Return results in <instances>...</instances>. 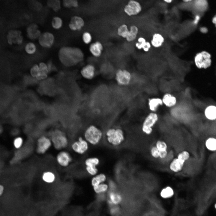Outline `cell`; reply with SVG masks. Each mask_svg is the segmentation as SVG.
I'll return each instance as SVG.
<instances>
[{
  "instance_id": "obj_1",
  "label": "cell",
  "mask_w": 216,
  "mask_h": 216,
  "mask_svg": "<svg viewBox=\"0 0 216 216\" xmlns=\"http://www.w3.org/2000/svg\"><path fill=\"white\" fill-rule=\"evenodd\" d=\"M58 56L60 62L64 66L70 67L82 62L84 59V55L78 48L65 46L60 49Z\"/></svg>"
},
{
  "instance_id": "obj_2",
  "label": "cell",
  "mask_w": 216,
  "mask_h": 216,
  "mask_svg": "<svg viewBox=\"0 0 216 216\" xmlns=\"http://www.w3.org/2000/svg\"><path fill=\"white\" fill-rule=\"evenodd\" d=\"M107 143L113 147L121 146L125 141V136L123 130L119 127H112L107 129L105 133Z\"/></svg>"
},
{
  "instance_id": "obj_3",
  "label": "cell",
  "mask_w": 216,
  "mask_h": 216,
  "mask_svg": "<svg viewBox=\"0 0 216 216\" xmlns=\"http://www.w3.org/2000/svg\"><path fill=\"white\" fill-rule=\"evenodd\" d=\"M103 136L102 130L94 124L89 125L85 131L84 138L89 145L95 146L101 142Z\"/></svg>"
},
{
  "instance_id": "obj_4",
  "label": "cell",
  "mask_w": 216,
  "mask_h": 216,
  "mask_svg": "<svg viewBox=\"0 0 216 216\" xmlns=\"http://www.w3.org/2000/svg\"><path fill=\"white\" fill-rule=\"evenodd\" d=\"M211 54L206 51L203 50L199 52L194 56V64L199 69H207L211 65Z\"/></svg>"
},
{
  "instance_id": "obj_5",
  "label": "cell",
  "mask_w": 216,
  "mask_h": 216,
  "mask_svg": "<svg viewBox=\"0 0 216 216\" xmlns=\"http://www.w3.org/2000/svg\"><path fill=\"white\" fill-rule=\"evenodd\" d=\"M50 139L52 145L56 150L60 151L66 148L68 145L67 138L63 132L59 130L53 132Z\"/></svg>"
},
{
  "instance_id": "obj_6",
  "label": "cell",
  "mask_w": 216,
  "mask_h": 216,
  "mask_svg": "<svg viewBox=\"0 0 216 216\" xmlns=\"http://www.w3.org/2000/svg\"><path fill=\"white\" fill-rule=\"evenodd\" d=\"M132 78L130 73L126 69H118L115 75V79L117 83L120 86H126L130 84Z\"/></svg>"
},
{
  "instance_id": "obj_7",
  "label": "cell",
  "mask_w": 216,
  "mask_h": 216,
  "mask_svg": "<svg viewBox=\"0 0 216 216\" xmlns=\"http://www.w3.org/2000/svg\"><path fill=\"white\" fill-rule=\"evenodd\" d=\"M158 119L157 114L154 112L150 113L146 118L142 126V131L146 134L149 135L152 133V127Z\"/></svg>"
},
{
  "instance_id": "obj_8",
  "label": "cell",
  "mask_w": 216,
  "mask_h": 216,
  "mask_svg": "<svg viewBox=\"0 0 216 216\" xmlns=\"http://www.w3.org/2000/svg\"><path fill=\"white\" fill-rule=\"evenodd\" d=\"M89 145L84 138L80 137L77 140L72 143L71 148L72 150L75 153L80 155H83L88 151Z\"/></svg>"
},
{
  "instance_id": "obj_9",
  "label": "cell",
  "mask_w": 216,
  "mask_h": 216,
  "mask_svg": "<svg viewBox=\"0 0 216 216\" xmlns=\"http://www.w3.org/2000/svg\"><path fill=\"white\" fill-rule=\"evenodd\" d=\"M124 10L129 16H136L142 11V6L138 1L135 0H130L125 6Z\"/></svg>"
},
{
  "instance_id": "obj_10",
  "label": "cell",
  "mask_w": 216,
  "mask_h": 216,
  "mask_svg": "<svg viewBox=\"0 0 216 216\" xmlns=\"http://www.w3.org/2000/svg\"><path fill=\"white\" fill-rule=\"evenodd\" d=\"M52 145L50 139L44 136L41 137L37 140L36 152L39 154H44L49 150Z\"/></svg>"
},
{
  "instance_id": "obj_11",
  "label": "cell",
  "mask_w": 216,
  "mask_h": 216,
  "mask_svg": "<svg viewBox=\"0 0 216 216\" xmlns=\"http://www.w3.org/2000/svg\"><path fill=\"white\" fill-rule=\"evenodd\" d=\"M56 160L59 165L63 167H66L69 166L71 163L72 158L68 152L62 150L56 155Z\"/></svg>"
},
{
  "instance_id": "obj_12",
  "label": "cell",
  "mask_w": 216,
  "mask_h": 216,
  "mask_svg": "<svg viewBox=\"0 0 216 216\" xmlns=\"http://www.w3.org/2000/svg\"><path fill=\"white\" fill-rule=\"evenodd\" d=\"M38 39L39 45L42 47L49 48L53 45L55 40L54 35L48 32L41 33Z\"/></svg>"
},
{
  "instance_id": "obj_13",
  "label": "cell",
  "mask_w": 216,
  "mask_h": 216,
  "mask_svg": "<svg viewBox=\"0 0 216 216\" xmlns=\"http://www.w3.org/2000/svg\"><path fill=\"white\" fill-rule=\"evenodd\" d=\"M96 69L95 66L89 64L84 66L81 69L80 73L85 79L91 80L94 78L95 75Z\"/></svg>"
},
{
  "instance_id": "obj_14",
  "label": "cell",
  "mask_w": 216,
  "mask_h": 216,
  "mask_svg": "<svg viewBox=\"0 0 216 216\" xmlns=\"http://www.w3.org/2000/svg\"><path fill=\"white\" fill-rule=\"evenodd\" d=\"M84 25V21L82 17L74 16L71 18L69 24V27L72 31H80L82 29Z\"/></svg>"
},
{
  "instance_id": "obj_15",
  "label": "cell",
  "mask_w": 216,
  "mask_h": 216,
  "mask_svg": "<svg viewBox=\"0 0 216 216\" xmlns=\"http://www.w3.org/2000/svg\"><path fill=\"white\" fill-rule=\"evenodd\" d=\"M89 51L94 57L96 58L100 57L103 50V46L99 41H96L91 43L89 46Z\"/></svg>"
},
{
  "instance_id": "obj_16",
  "label": "cell",
  "mask_w": 216,
  "mask_h": 216,
  "mask_svg": "<svg viewBox=\"0 0 216 216\" xmlns=\"http://www.w3.org/2000/svg\"><path fill=\"white\" fill-rule=\"evenodd\" d=\"M7 40L10 44H21L23 38L21 32L18 31L12 30L9 32L7 35Z\"/></svg>"
},
{
  "instance_id": "obj_17",
  "label": "cell",
  "mask_w": 216,
  "mask_h": 216,
  "mask_svg": "<svg viewBox=\"0 0 216 216\" xmlns=\"http://www.w3.org/2000/svg\"><path fill=\"white\" fill-rule=\"evenodd\" d=\"M165 41V38L161 33L156 32L152 35L150 41L152 47L155 48H160Z\"/></svg>"
},
{
  "instance_id": "obj_18",
  "label": "cell",
  "mask_w": 216,
  "mask_h": 216,
  "mask_svg": "<svg viewBox=\"0 0 216 216\" xmlns=\"http://www.w3.org/2000/svg\"><path fill=\"white\" fill-rule=\"evenodd\" d=\"M27 34L28 38L32 40L38 39L41 33L38 29V26L35 24H31L27 29Z\"/></svg>"
},
{
  "instance_id": "obj_19",
  "label": "cell",
  "mask_w": 216,
  "mask_h": 216,
  "mask_svg": "<svg viewBox=\"0 0 216 216\" xmlns=\"http://www.w3.org/2000/svg\"><path fill=\"white\" fill-rule=\"evenodd\" d=\"M162 100L163 104L168 107L174 106L177 102L176 97L170 93L165 94L163 96Z\"/></svg>"
},
{
  "instance_id": "obj_20",
  "label": "cell",
  "mask_w": 216,
  "mask_h": 216,
  "mask_svg": "<svg viewBox=\"0 0 216 216\" xmlns=\"http://www.w3.org/2000/svg\"><path fill=\"white\" fill-rule=\"evenodd\" d=\"M185 162L177 158L173 159L170 165V168L174 172H178L182 169Z\"/></svg>"
},
{
  "instance_id": "obj_21",
  "label": "cell",
  "mask_w": 216,
  "mask_h": 216,
  "mask_svg": "<svg viewBox=\"0 0 216 216\" xmlns=\"http://www.w3.org/2000/svg\"><path fill=\"white\" fill-rule=\"evenodd\" d=\"M41 177L44 182L49 184L53 183L56 179L55 174L50 170L44 172L42 174Z\"/></svg>"
},
{
  "instance_id": "obj_22",
  "label": "cell",
  "mask_w": 216,
  "mask_h": 216,
  "mask_svg": "<svg viewBox=\"0 0 216 216\" xmlns=\"http://www.w3.org/2000/svg\"><path fill=\"white\" fill-rule=\"evenodd\" d=\"M107 180L106 175L104 173L97 174L91 179V184L93 187L101 183L105 182Z\"/></svg>"
},
{
  "instance_id": "obj_23",
  "label": "cell",
  "mask_w": 216,
  "mask_h": 216,
  "mask_svg": "<svg viewBox=\"0 0 216 216\" xmlns=\"http://www.w3.org/2000/svg\"><path fill=\"white\" fill-rule=\"evenodd\" d=\"M139 32V29L136 26H131L129 28V33L125 38L128 42H132L136 40L137 38Z\"/></svg>"
},
{
  "instance_id": "obj_24",
  "label": "cell",
  "mask_w": 216,
  "mask_h": 216,
  "mask_svg": "<svg viewBox=\"0 0 216 216\" xmlns=\"http://www.w3.org/2000/svg\"><path fill=\"white\" fill-rule=\"evenodd\" d=\"M148 106L149 110L153 112H155L159 105H162V100L159 98H153L149 99Z\"/></svg>"
},
{
  "instance_id": "obj_25",
  "label": "cell",
  "mask_w": 216,
  "mask_h": 216,
  "mask_svg": "<svg viewBox=\"0 0 216 216\" xmlns=\"http://www.w3.org/2000/svg\"><path fill=\"white\" fill-rule=\"evenodd\" d=\"M108 197L110 202L114 205L119 204L122 199V196L113 190H110Z\"/></svg>"
},
{
  "instance_id": "obj_26",
  "label": "cell",
  "mask_w": 216,
  "mask_h": 216,
  "mask_svg": "<svg viewBox=\"0 0 216 216\" xmlns=\"http://www.w3.org/2000/svg\"><path fill=\"white\" fill-rule=\"evenodd\" d=\"M205 113L206 118L208 119L213 120L216 119V106H210L207 107L205 110Z\"/></svg>"
},
{
  "instance_id": "obj_27",
  "label": "cell",
  "mask_w": 216,
  "mask_h": 216,
  "mask_svg": "<svg viewBox=\"0 0 216 216\" xmlns=\"http://www.w3.org/2000/svg\"><path fill=\"white\" fill-rule=\"evenodd\" d=\"M93 187L94 192L98 194L105 193L109 189L108 184L106 182L101 183Z\"/></svg>"
},
{
  "instance_id": "obj_28",
  "label": "cell",
  "mask_w": 216,
  "mask_h": 216,
  "mask_svg": "<svg viewBox=\"0 0 216 216\" xmlns=\"http://www.w3.org/2000/svg\"><path fill=\"white\" fill-rule=\"evenodd\" d=\"M129 32V29L128 26L125 24L120 26L117 29V34L119 36L125 39L127 37Z\"/></svg>"
},
{
  "instance_id": "obj_29",
  "label": "cell",
  "mask_w": 216,
  "mask_h": 216,
  "mask_svg": "<svg viewBox=\"0 0 216 216\" xmlns=\"http://www.w3.org/2000/svg\"><path fill=\"white\" fill-rule=\"evenodd\" d=\"M99 159L96 157H90L86 158L84 161L85 166L97 167L100 164Z\"/></svg>"
},
{
  "instance_id": "obj_30",
  "label": "cell",
  "mask_w": 216,
  "mask_h": 216,
  "mask_svg": "<svg viewBox=\"0 0 216 216\" xmlns=\"http://www.w3.org/2000/svg\"><path fill=\"white\" fill-rule=\"evenodd\" d=\"M47 4L48 7L56 12L58 11L61 7L60 0H48Z\"/></svg>"
},
{
  "instance_id": "obj_31",
  "label": "cell",
  "mask_w": 216,
  "mask_h": 216,
  "mask_svg": "<svg viewBox=\"0 0 216 216\" xmlns=\"http://www.w3.org/2000/svg\"><path fill=\"white\" fill-rule=\"evenodd\" d=\"M205 146L206 148L211 151H216V139L209 138L206 141Z\"/></svg>"
},
{
  "instance_id": "obj_32",
  "label": "cell",
  "mask_w": 216,
  "mask_h": 216,
  "mask_svg": "<svg viewBox=\"0 0 216 216\" xmlns=\"http://www.w3.org/2000/svg\"><path fill=\"white\" fill-rule=\"evenodd\" d=\"M174 194L173 189L171 187L168 186L163 189L160 192V195L164 198H168L172 196Z\"/></svg>"
},
{
  "instance_id": "obj_33",
  "label": "cell",
  "mask_w": 216,
  "mask_h": 216,
  "mask_svg": "<svg viewBox=\"0 0 216 216\" xmlns=\"http://www.w3.org/2000/svg\"><path fill=\"white\" fill-rule=\"evenodd\" d=\"M51 25L54 29L57 30L60 29L62 26V20L59 17H54L52 20Z\"/></svg>"
},
{
  "instance_id": "obj_34",
  "label": "cell",
  "mask_w": 216,
  "mask_h": 216,
  "mask_svg": "<svg viewBox=\"0 0 216 216\" xmlns=\"http://www.w3.org/2000/svg\"><path fill=\"white\" fill-rule=\"evenodd\" d=\"M25 50L28 54L30 55L34 54L37 50L36 45L32 42H29L27 43L25 46Z\"/></svg>"
},
{
  "instance_id": "obj_35",
  "label": "cell",
  "mask_w": 216,
  "mask_h": 216,
  "mask_svg": "<svg viewBox=\"0 0 216 216\" xmlns=\"http://www.w3.org/2000/svg\"><path fill=\"white\" fill-rule=\"evenodd\" d=\"M148 40L143 37H140L137 39L135 44L136 47L138 50H142L147 44Z\"/></svg>"
},
{
  "instance_id": "obj_36",
  "label": "cell",
  "mask_w": 216,
  "mask_h": 216,
  "mask_svg": "<svg viewBox=\"0 0 216 216\" xmlns=\"http://www.w3.org/2000/svg\"><path fill=\"white\" fill-rule=\"evenodd\" d=\"M64 6L67 8H76L78 6V0H62Z\"/></svg>"
},
{
  "instance_id": "obj_37",
  "label": "cell",
  "mask_w": 216,
  "mask_h": 216,
  "mask_svg": "<svg viewBox=\"0 0 216 216\" xmlns=\"http://www.w3.org/2000/svg\"><path fill=\"white\" fill-rule=\"evenodd\" d=\"M92 39L91 34L88 32H85L82 35V40L85 44L88 45L91 43Z\"/></svg>"
},
{
  "instance_id": "obj_38",
  "label": "cell",
  "mask_w": 216,
  "mask_h": 216,
  "mask_svg": "<svg viewBox=\"0 0 216 216\" xmlns=\"http://www.w3.org/2000/svg\"><path fill=\"white\" fill-rule=\"evenodd\" d=\"M40 72L38 65L35 64L31 68L30 70V73L31 75L33 77L36 79L38 77Z\"/></svg>"
},
{
  "instance_id": "obj_39",
  "label": "cell",
  "mask_w": 216,
  "mask_h": 216,
  "mask_svg": "<svg viewBox=\"0 0 216 216\" xmlns=\"http://www.w3.org/2000/svg\"><path fill=\"white\" fill-rule=\"evenodd\" d=\"M86 172L90 175L94 176L98 174V169L97 167L85 166Z\"/></svg>"
},
{
  "instance_id": "obj_40",
  "label": "cell",
  "mask_w": 216,
  "mask_h": 216,
  "mask_svg": "<svg viewBox=\"0 0 216 216\" xmlns=\"http://www.w3.org/2000/svg\"><path fill=\"white\" fill-rule=\"evenodd\" d=\"M190 157V154L186 151H184L180 152L178 155L177 158L185 162Z\"/></svg>"
},
{
  "instance_id": "obj_41",
  "label": "cell",
  "mask_w": 216,
  "mask_h": 216,
  "mask_svg": "<svg viewBox=\"0 0 216 216\" xmlns=\"http://www.w3.org/2000/svg\"><path fill=\"white\" fill-rule=\"evenodd\" d=\"M156 146L159 151L166 150L167 148L166 142L160 140H158L156 142Z\"/></svg>"
},
{
  "instance_id": "obj_42",
  "label": "cell",
  "mask_w": 216,
  "mask_h": 216,
  "mask_svg": "<svg viewBox=\"0 0 216 216\" xmlns=\"http://www.w3.org/2000/svg\"><path fill=\"white\" fill-rule=\"evenodd\" d=\"M23 142L22 139L20 137L16 138L14 142V144L15 147L16 148H19L22 146Z\"/></svg>"
},
{
  "instance_id": "obj_43",
  "label": "cell",
  "mask_w": 216,
  "mask_h": 216,
  "mask_svg": "<svg viewBox=\"0 0 216 216\" xmlns=\"http://www.w3.org/2000/svg\"><path fill=\"white\" fill-rule=\"evenodd\" d=\"M40 71L48 74L49 71L47 64L43 62H40L38 64Z\"/></svg>"
},
{
  "instance_id": "obj_44",
  "label": "cell",
  "mask_w": 216,
  "mask_h": 216,
  "mask_svg": "<svg viewBox=\"0 0 216 216\" xmlns=\"http://www.w3.org/2000/svg\"><path fill=\"white\" fill-rule=\"evenodd\" d=\"M151 154L154 158H157L159 157V151L156 146L152 147L151 149Z\"/></svg>"
},
{
  "instance_id": "obj_45",
  "label": "cell",
  "mask_w": 216,
  "mask_h": 216,
  "mask_svg": "<svg viewBox=\"0 0 216 216\" xmlns=\"http://www.w3.org/2000/svg\"><path fill=\"white\" fill-rule=\"evenodd\" d=\"M200 19V16L199 14H196L194 17V20L192 21V24L194 26L197 25L199 22Z\"/></svg>"
},
{
  "instance_id": "obj_46",
  "label": "cell",
  "mask_w": 216,
  "mask_h": 216,
  "mask_svg": "<svg viewBox=\"0 0 216 216\" xmlns=\"http://www.w3.org/2000/svg\"><path fill=\"white\" fill-rule=\"evenodd\" d=\"M167 155V152L166 150L159 151V157L161 158H164Z\"/></svg>"
},
{
  "instance_id": "obj_47",
  "label": "cell",
  "mask_w": 216,
  "mask_h": 216,
  "mask_svg": "<svg viewBox=\"0 0 216 216\" xmlns=\"http://www.w3.org/2000/svg\"><path fill=\"white\" fill-rule=\"evenodd\" d=\"M200 31L202 33L206 34L208 32V28L205 26H202L200 28Z\"/></svg>"
},
{
  "instance_id": "obj_48",
  "label": "cell",
  "mask_w": 216,
  "mask_h": 216,
  "mask_svg": "<svg viewBox=\"0 0 216 216\" xmlns=\"http://www.w3.org/2000/svg\"><path fill=\"white\" fill-rule=\"evenodd\" d=\"M46 64L47 66L49 72H50L52 70V68H53L52 64V62H49Z\"/></svg>"
},
{
  "instance_id": "obj_49",
  "label": "cell",
  "mask_w": 216,
  "mask_h": 216,
  "mask_svg": "<svg viewBox=\"0 0 216 216\" xmlns=\"http://www.w3.org/2000/svg\"><path fill=\"white\" fill-rule=\"evenodd\" d=\"M164 2L167 4H171L176 0H162Z\"/></svg>"
},
{
  "instance_id": "obj_50",
  "label": "cell",
  "mask_w": 216,
  "mask_h": 216,
  "mask_svg": "<svg viewBox=\"0 0 216 216\" xmlns=\"http://www.w3.org/2000/svg\"><path fill=\"white\" fill-rule=\"evenodd\" d=\"M212 22L214 25L216 24V13L212 17Z\"/></svg>"
},
{
  "instance_id": "obj_51",
  "label": "cell",
  "mask_w": 216,
  "mask_h": 216,
  "mask_svg": "<svg viewBox=\"0 0 216 216\" xmlns=\"http://www.w3.org/2000/svg\"><path fill=\"white\" fill-rule=\"evenodd\" d=\"M4 190V187L0 184V196L2 194Z\"/></svg>"
},
{
  "instance_id": "obj_52",
  "label": "cell",
  "mask_w": 216,
  "mask_h": 216,
  "mask_svg": "<svg viewBox=\"0 0 216 216\" xmlns=\"http://www.w3.org/2000/svg\"><path fill=\"white\" fill-rule=\"evenodd\" d=\"M184 3H188L192 2L194 0H181Z\"/></svg>"
},
{
  "instance_id": "obj_53",
  "label": "cell",
  "mask_w": 216,
  "mask_h": 216,
  "mask_svg": "<svg viewBox=\"0 0 216 216\" xmlns=\"http://www.w3.org/2000/svg\"><path fill=\"white\" fill-rule=\"evenodd\" d=\"M214 209L216 210V202L214 203Z\"/></svg>"
},
{
  "instance_id": "obj_54",
  "label": "cell",
  "mask_w": 216,
  "mask_h": 216,
  "mask_svg": "<svg viewBox=\"0 0 216 216\" xmlns=\"http://www.w3.org/2000/svg\"><path fill=\"white\" fill-rule=\"evenodd\" d=\"M214 25V26H215V28H216V24Z\"/></svg>"
}]
</instances>
